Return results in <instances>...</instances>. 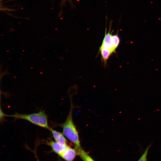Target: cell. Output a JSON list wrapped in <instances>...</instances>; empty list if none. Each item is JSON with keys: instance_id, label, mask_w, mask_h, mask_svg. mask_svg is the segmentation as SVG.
Listing matches in <instances>:
<instances>
[{"instance_id": "obj_9", "label": "cell", "mask_w": 161, "mask_h": 161, "mask_svg": "<svg viewBox=\"0 0 161 161\" xmlns=\"http://www.w3.org/2000/svg\"><path fill=\"white\" fill-rule=\"evenodd\" d=\"M112 41L114 49L116 50L120 42V38L117 34L112 35Z\"/></svg>"}, {"instance_id": "obj_8", "label": "cell", "mask_w": 161, "mask_h": 161, "mask_svg": "<svg viewBox=\"0 0 161 161\" xmlns=\"http://www.w3.org/2000/svg\"><path fill=\"white\" fill-rule=\"evenodd\" d=\"M99 51L101 54L102 60L105 66L106 65L109 58L113 53L112 51L109 49L99 48Z\"/></svg>"}, {"instance_id": "obj_11", "label": "cell", "mask_w": 161, "mask_h": 161, "mask_svg": "<svg viewBox=\"0 0 161 161\" xmlns=\"http://www.w3.org/2000/svg\"><path fill=\"white\" fill-rule=\"evenodd\" d=\"M66 1H69L71 5L73 7H74V5L72 0H61V7H63L64 5H65V3Z\"/></svg>"}, {"instance_id": "obj_10", "label": "cell", "mask_w": 161, "mask_h": 161, "mask_svg": "<svg viewBox=\"0 0 161 161\" xmlns=\"http://www.w3.org/2000/svg\"><path fill=\"white\" fill-rule=\"evenodd\" d=\"M151 145V144L147 147L143 154L137 161H146L147 154Z\"/></svg>"}, {"instance_id": "obj_1", "label": "cell", "mask_w": 161, "mask_h": 161, "mask_svg": "<svg viewBox=\"0 0 161 161\" xmlns=\"http://www.w3.org/2000/svg\"><path fill=\"white\" fill-rule=\"evenodd\" d=\"M70 110L64 122L59 125L62 129V133L65 137L72 143L75 147H81L78 131L73 121L72 112L74 108L71 100Z\"/></svg>"}, {"instance_id": "obj_12", "label": "cell", "mask_w": 161, "mask_h": 161, "mask_svg": "<svg viewBox=\"0 0 161 161\" xmlns=\"http://www.w3.org/2000/svg\"><path fill=\"white\" fill-rule=\"evenodd\" d=\"M7 116V115L5 114L3 112L1 108L0 109V121L1 122L3 121L5 117Z\"/></svg>"}, {"instance_id": "obj_7", "label": "cell", "mask_w": 161, "mask_h": 161, "mask_svg": "<svg viewBox=\"0 0 161 161\" xmlns=\"http://www.w3.org/2000/svg\"><path fill=\"white\" fill-rule=\"evenodd\" d=\"M77 155L83 161H95L82 148L75 147Z\"/></svg>"}, {"instance_id": "obj_5", "label": "cell", "mask_w": 161, "mask_h": 161, "mask_svg": "<svg viewBox=\"0 0 161 161\" xmlns=\"http://www.w3.org/2000/svg\"><path fill=\"white\" fill-rule=\"evenodd\" d=\"M77 153L75 149L69 148L59 156L66 161H73Z\"/></svg>"}, {"instance_id": "obj_4", "label": "cell", "mask_w": 161, "mask_h": 161, "mask_svg": "<svg viewBox=\"0 0 161 161\" xmlns=\"http://www.w3.org/2000/svg\"><path fill=\"white\" fill-rule=\"evenodd\" d=\"M47 143L53 151L59 155L69 147L67 144H62L52 140L47 142Z\"/></svg>"}, {"instance_id": "obj_6", "label": "cell", "mask_w": 161, "mask_h": 161, "mask_svg": "<svg viewBox=\"0 0 161 161\" xmlns=\"http://www.w3.org/2000/svg\"><path fill=\"white\" fill-rule=\"evenodd\" d=\"M54 139L55 141L64 144H67L66 137L63 133L51 128L49 130Z\"/></svg>"}, {"instance_id": "obj_2", "label": "cell", "mask_w": 161, "mask_h": 161, "mask_svg": "<svg viewBox=\"0 0 161 161\" xmlns=\"http://www.w3.org/2000/svg\"><path fill=\"white\" fill-rule=\"evenodd\" d=\"M7 116L14 118L15 119L26 120L31 123L41 127L49 130L47 116L44 111L40 110L36 112L30 114H22L17 113Z\"/></svg>"}, {"instance_id": "obj_3", "label": "cell", "mask_w": 161, "mask_h": 161, "mask_svg": "<svg viewBox=\"0 0 161 161\" xmlns=\"http://www.w3.org/2000/svg\"><path fill=\"white\" fill-rule=\"evenodd\" d=\"M112 24V21H111L108 32L107 28H106L105 35L100 48L110 49L113 53L115 52V50L114 49L112 41V33L113 31H111Z\"/></svg>"}]
</instances>
